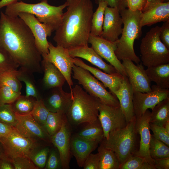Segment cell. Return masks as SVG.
I'll return each mask as SVG.
<instances>
[{
    "label": "cell",
    "mask_w": 169,
    "mask_h": 169,
    "mask_svg": "<svg viewBox=\"0 0 169 169\" xmlns=\"http://www.w3.org/2000/svg\"><path fill=\"white\" fill-rule=\"evenodd\" d=\"M142 13L126 8L120 11L124 26L121 36L116 41L115 53L120 61L129 59L136 64L140 62L135 52L134 44L135 40L139 39L141 35L142 28L140 21Z\"/></svg>",
    "instance_id": "277c9868"
},
{
    "label": "cell",
    "mask_w": 169,
    "mask_h": 169,
    "mask_svg": "<svg viewBox=\"0 0 169 169\" xmlns=\"http://www.w3.org/2000/svg\"><path fill=\"white\" fill-rule=\"evenodd\" d=\"M37 142L24 136L14 127L8 135L0 137L4 154L10 160L19 157H29L37 147Z\"/></svg>",
    "instance_id": "9c48e42d"
},
{
    "label": "cell",
    "mask_w": 169,
    "mask_h": 169,
    "mask_svg": "<svg viewBox=\"0 0 169 169\" xmlns=\"http://www.w3.org/2000/svg\"><path fill=\"white\" fill-rule=\"evenodd\" d=\"M149 153L153 159L169 157V147L164 143L151 135Z\"/></svg>",
    "instance_id": "e575fe53"
},
{
    "label": "cell",
    "mask_w": 169,
    "mask_h": 169,
    "mask_svg": "<svg viewBox=\"0 0 169 169\" xmlns=\"http://www.w3.org/2000/svg\"><path fill=\"white\" fill-rule=\"evenodd\" d=\"M123 22L119 10L107 6L105 8L101 37L112 42L116 41L121 34Z\"/></svg>",
    "instance_id": "d6986e66"
},
{
    "label": "cell",
    "mask_w": 169,
    "mask_h": 169,
    "mask_svg": "<svg viewBox=\"0 0 169 169\" xmlns=\"http://www.w3.org/2000/svg\"><path fill=\"white\" fill-rule=\"evenodd\" d=\"M146 73L151 81L159 87L169 88V63L147 67Z\"/></svg>",
    "instance_id": "4316f807"
},
{
    "label": "cell",
    "mask_w": 169,
    "mask_h": 169,
    "mask_svg": "<svg viewBox=\"0 0 169 169\" xmlns=\"http://www.w3.org/2000/svg\"><path fill=\"white\" fill-rule=\"evenodd\" d=\"M160 37L161 42L169 49V20L164 22L160 27Z\"/></svg>",
    "instance_id": "7dc6e473"
},
{
    "label": "cell",
    "mask_w": 169,
    "mask_h": 169,
    "mask_svg": "<svg viewBox=\"0 0 169 169\" xmlns=\"http://www.w3.org/2000/svg\"><path fill=\"white\" fill-rule=\"evenodd\" d=\"M88 43L100 57L106 60L115 68L117 72L123 76L127 77L122 63L118 59L115 53L116 41L112 42L101 36H95L90 34Z\"/></svg>",
    "instance_id": "4fadbf2b"
},
{
    "label": "cell",
    "mask_w": 169,
    "mask_h": 169,
    "mask_svg": "<svg viewBox=\"0 0 169 169\" xmlns=\"http://www.w3.org/2000/svg\"><path fill=\"white\" fill-rule=\"evenodd\" d=\"M14 169H38L29 157H19L10 160Z\"/></svg>",
    "instance_id": "7bdbcfd3"
},
{
    "label": "cell",
    "mask_w": 169,
    "mask_h": 169,
    "mask_svg": "<svg viewBox=\"0 0 169 169\" xmlns=\"http://www.w3.org/2000/svg\"><path fill=\"white\" fill-rule=\"evenodd\" d=\"M36 100L33 97L21 95L11 104L15 112L19 114H28L32 111Z\"/></svg>",
    "instance_id": "836d02e7"
},
{
    "label": "cell",
    "mask_w": 169,
    "mask_h": 169,
    "mask_svg": "<svg viewBox=\"0 0 169 169\" xmlns=\"http://www.w3.org/2000/svg\"><path fill=\"white\" fill-rule=\"evenodd\" d=\"M17 122L15 129L24 136L37 141L42 140L51 142V136L30 113L19 114L15 112Z\"/></svg>",
    "instance_id": "5bb4252c"
},
{
    "label": "cell",
    "mask_w": 169,
    "mask_h": 169,
    "mask_svg": "<svg viewBox=\"0 0 169 169\" xmlns=\"http://www.w3.org/2000/svg\"><path fill=\"white\" fill-rule=\"evenodd\" d=\"M0 52L10 56L20 68L33 73L42 72V57L29 28L19 17H10L2 12L0 18Z\"/></svg>",
    "instance_id": "6da1fadb"
},
{
    "label": "cell",
    "mask_w": 169,
    "mask_h": 169,
    "mask_svg": "<svg viewBox=\"0 0 169 169\" xmlns=\"http://www.w3.org/2000/svg\"><path fill=\"white\" fill-rule=\"evenodd\" d=\"M66 114L62 112L49 111L43 127L51 136L56 133L61 128Z\"/></svg>",
    "instance_id": "d6a6232c"
},
{
    "label": "cell",
    "mask_w": 169,
    "mask_h": 169,
    "mask_svg": "<svg viewBox=\"0 0 169 169\" xmlns=\"http://www.w3.org/2000/svg\"><path fill=\"white\" fill-rule=\"evenodd\" d=\"M120 169H156L144 158L134 155L120 165Z\"/></svg>",
    "instance_id": "8d00e7d4"
},
{
    "label": "cell",
    "mask_w": 169,
    "mask_h": 169,
    "mask_svg": "<svg viewBox=\"0 0 169 169\" xmlns=\"http://www.w3.org/2000/svg\"><path fill=\"white\" fill-rule=\"evenodd\" d=\"M72 71L73 78L78 80L89 95L98 98L101 102L106 105L120 107L116 96L108 91L103 84L92 76L89 71L75 64Z\"/></svg>",
    "instance_id": "ba28073f"
},
{
    "label": "cell",
    "mask_w": 169,
    "mask_h": 169,
    "mask_svg": "<svg viewBox=\"0 0 169 169\" xmlns=\"http://www.w3.org/2000/svg\"><path fill=\"white\" fill-rule=\"evenodd\" d=\"M160 27L151 28L142 38L140 52L143 64L147 67L169 63V49L161 40Z\"/></svg>",
    "instance_id": "52a82bcc"
},
{
    "label": "cell",
    "mask_w": 169,
    "mask_h": 169,
    "mask_svg": "<svg viewBox=\"0 0 169 169\" xmlns=\"http://www.w3.org/2000/svg\"><path fill=\"white\" fill-rule=\"evenodd\" d=\"M14 127L0 122V137L6 136L10 133Z\"/></svg>",
    "instance_id": "f5cc1de1"
},
{
    "label": "cell",
    "mask_w": 169,
    "mask_h": 169,
    "mask_svg": "<svg viewBox=\"0 0 169 169\" xmlns=\"http://www.w3.org/2000/svg\"><path fill=\"white\" fill-rule=\"evenodd\" d=\"M0 169H14L11 161L6 156L0 159Z\"/></svg>",
    "instance_id": "816d5d0a"
},
{
    "label": "cell",
    "mask_w": 169,
    "mask_h": 169,
    "mask_svg": "<svg viewBox=\"0 0 169 169\" xmlns=\"http://www.w3.org/2000/svg\"><path fill=\"white\" fill-rule=\"evenodd\" d=\"M5 156L4 154L3 147L0 143V159Z\"/></svg>",
    "instance_id": "6f0895ef"
},
{
    "label": "cell",
    "mask_w": 169,
    "mask_h": 169,
    "mask_svg": "<svg viewBox=\"0 0 169 169\" xmlns=\"http://www.w3.org/2000/svg\"><path fill=\"white\" fill-rule=\"evenodd\" d=\"M74 64L89 71L98 80H100L105 88H108L113 95L120 88L124 76L118 73L109 74L103 72L100 69L92 67L84 63L80 59L73 58Z\"/></svg>",
    "instance_id": "ffe728a7"
},
{
    "label": "cell",
    "mask_w": 169,
    "mask_h": 169,
    "mask_svg": "<svg viewBox=\"0 0 169 169\" xmlns=\"http://www.w3.org/2000/svg\"><path fill=\"white\" fill-rule=\"evenodd\" d=\"M49 112L42 98L36 100L33 108L30 113L35 120L43 127Z\"/></svg>",
    "instance_id": "74e56055"
},
{
    "label": "cell",
    "mask_w": 169,
    "mask_h": 169,
    "mask_svg": "<svg viewBox=\"0 0 169 169\" xmlns=\"http://www.w3.org/2000/svg\"><path fill=\"white\" fill-rule=\"evenodd\" d=\"M169 20V2L154 4L142 12L140 26H151L156 23Z\"/></svg>",
    "instance_id": "d4e9b609"
},
{
    "label": "cell",
    "mask_w": 169,
    "mask_h": 169,
    "mask_svg": "<svg viewBox=\"0 0 169 169\" xmlns=\"http://www.w3.org/2000/svg\"><path fill=\"white\" fill-rule=\"evenodd\" d=\"M66 11L55 31L53 40L57 46L69 49L88 45L93 6L91 0H66Z\"/></svg>",
    "instance_id": "7a4b0ae2"
},
{
    "label": "cell",
    "mask_w": 169,
    "mask_h": 169,
    "mask_svg": "<svg viewBox=\"0 0 169 169\" xmlns=\"http://www.w3.org/2000/svg\"><path fill=\"white\" fill-rule=\"evenodd\" d=\"M151 91L147 93L134 92L133 103L136 117L140 116L149 109L152 110L158 103L169 98V90L156 85L151 86Z\"/></svg>",
    "instance_id": "30bf717a"
},
{
    "label": "cell",
    "mask_w": 169,
    "mask_h": 169,
    "mask_svg": "<svg viewBox=\"0 0 169 169\" xmlns=\"http://www.w3.org/2000/svg\"><path fill=\"white\" fill-rule=\"evenodd\" d=\"M41 65L44 73L42 80L44 87L48 89L62 87L66 80L56 66L52 63L43 59Z\"/></svg>",
    "instance_id": "484cf974"
},
{
    "label": "cell",
    "mask_w": 169,
    "mask_h": 169,
    "mask_svg": "<svg viewBox=\"0 0 169 169\" xmlns=\"http://www.w3.org/2000/svg\"><path fill=\"white\" fill-rule=\"evenodd\" d=\"M136 116L123 128L110 132L107 139H104L100 144L113 151L120 164L134 155L137 149V134L135 127Z\"/></svg>",
    "instance_id": "8992f818"
},
{
    "label": "cell",
    "mask_w": 169,
    "mask_h": 169,
    "mask_svg": "<svg viewBox=\"0 0 169 169\" xmlns=\"http://www.w3.org/2000/svg\"><path fill=\"white\" fill-rule=\"evenodd\" d=\"M49 95L43 100L50 112H62L66 114L70 107L73 100L72 93L64 91L62 87L50 89Z\"/></svg>",
    "instance_id": "44dd1931"
},
{
    "label": "cell",
    "mask_w": 169,
    "mask_h": 169,
    "mask_svg": "<svg viewBox=\"0 0 169 169\" xmlns=\"http://www.w3.org/2000/svg\"><path fill=\"white\" fill-rule=\"evenodd\" d=\"M67 6L66 1L58 6L50 5L48 0H42L36 3L17 1L6 6L4 13L12 17H18V13L21 12L33 15L44 25L50 37L60 25L63 10Z\"/></svg>",
    "instance_id": "3957f363"
},
{
    "label": "cell",
    "mask_w": 169,
    "mask_h": 169,
    "mask_svg": "<svg viewBox=\"0 0 169 169\" xmlns=\"http://www.w3.org/2000/svg\"><path fill=\"white\" fill-rule=\"evenodd\" d=\"M156 169H169V157L153 159Z\"/></svg>",
    "instance_id": "f907efd6"
},
{
    "label": "cell",
    "mask_w": 169,
    "mask_h": 169,
    "mask_svg": "<svg viewBox=\"0 0 169 169\" xmlns=\"http://www.w3.org/2000/svg\"><path fill=\"white\" fill-rule=\"evenodd\" d=\"M162 126L166 132L169 134V121H167Z\"/></svg>",
    "instance_id": "9f6ffc18"
},
{
    "label": "cell",
    "mask_w": 169,
    "mask_h": 169,
    "mask_svg": "<svg viewBox=\"0 0 169 169\" xmlns=\"http://www.w3.org/2000/svg\"><path fill=\"white\" fill-rule=\"evenodd\" d=\"M68 49L70 55L73 58L79 57L84 59L109 74L118 73L113 66L105 62L102 58L88 45H82Z\"/></svg>",
    "instance_id": "7402d4cb"
},
{
    "label": "cell",
    "mask_w": 169,
    "mask_h": 169,
    "mask_svg": "<svg viewBox=\"0 0 169 169\" xmlns=\"http://www.w3.org/2000/svg\"><path fill=\"white\" fill-rule=\"evenodd\" d=\"M152 110L150 123L163 126L169 121V97L157 104Z\"/></svg>",
    "instance_id": "f546056e"
},
{
    "label": "cell",
    "mask_w": 169,
    "mask_h": 169,
    "mask_svg": "<svg viewBox=\"0 0 169 169\" xmlns=\"http://www.w3.org/2000/svg\"><path fill=\"white\" fill-rule=\"evenodd\" d=\"M150 127L153 132V136L169 146V134L166 132L163 127L150 123Z\"/></svg>",
    "instance_id": "ee69618b"
},
{
    "label": "cell",
    "mask_w": 169,
    "mask_h": 169,
    "mask_svg": "<svg viewBox=\"0 0 169 169\" xmlns=\"http://www.w3.org/2000/svg\"><path fill=\"white\" fill-rule=\"evenodd\" d=\"M33 74L24 69L20 68L17 70L16 76L20 81L23 82L25 84V95L33 97L38 100L42 98L37 86Z\"/></svg>",
    "instance_id": "f1b7e54d"
},
{
    "label": "cell",
    "mask_w": 169,
    "mask_h": 169,
    "mask_svg": "<svg viewBox=\"0 0 169 169\" xmlns=\"http://www.w3.org/2000/svg\"><path fill=\"white\" fill-rule=\"evenodd\" d=\"M19 0H1L0 1V9L4 7L7 6Z\"/></svg>",
    "instance_id": "11a10c76"
},
{
    "label": "cell",
    "mask_w": 169,
    "mask_h": 169,
    "mask_svg": "<svg viewBox=\"0 0 169 169\" xmlns=\"http://www.w3.org/2000/svg\"><path fill=\"white\" fill-rule=\"evenodd\" d=\"M21 95V93L16 92L8 86L0 87V106L11 104Z\"/></svg>",
    "instance_id": "ab89813d"
},
{
    "label": "cell",
    "mask_w": 169,
    "mask_h": 169,
    "mask_svg": "<svg viewBox=\"0 0 169 169\" xmlns=\"http://www.w3.org/2000/svg\"><path fill=\"white\" fill-rule=\"evenodd\" d=\"M69 124L66 117L60 130L51 136V142L57 149L62 168L64 169L69 168L71 155L70 150L71 132Z\"/></svg>",
    "instance_id": "e0dca14e"
},
{
    "label": "cell",
    "mask_w": 169,
    "mask_h": 169,
    "mask_svg": "<svg viewBox=\"0 0 169 169\" xmlns=\"http://www.w3.org/2000/svg\"><path fill=\"white\" fill-rule=\"evenodd\" d=\"M17 71H8L0 74V87L6 86L17 93H21L22 85L16 76Z\"/></svg>",
    "instance_id": "d590c367"
},
{
    "label": "cell",
    "mask_w": 169,
    "mask_h": 169,
    "mask_svg": "<svg viewBox=\"0 0 169 169\" xmlns=\"http://www.w3.org/2000/svg\"><path fill=\"white\" fill-rule=\"evenodd\" d=\"M127 8L133 11H142L145 8L147 0H126Z\"/></svg>",
    "instance_id": "681fc988"
},
{
    "label": "cell",
    "mask_w": 169,
    "mask_h": 169,
    "mask_svg": "<svg viewBox=\"0 0 169 169\" xmlns=\"http://www.w3.org/2000/svg\"><path fill=\"white\" fill-rule=\"evenodd\" d=\"M19 67L10 56L0 52V74L7 71H16Z\"/></svg>",
    "instance_id": "b9f144b4"
},
{
    "label": "cell",
    "mask_w": 169,
    "mask_h": 169,
    "mask_svg": "<svg viewBox=\"0 0 169 169\" xmlns=\"http://www.w3.org/2000/svg\"><path fill=\"white\" fill-rule=\"evenodd\" d=\"M0 122L14 127L16 126L17 120L11 104L0 106Z\"/></svg>",
    "instance_id": "f35d334b"
},
{
    "label": "cell",
    "mask_w": 169,
    "mask_h": 169,
    "mask_svg": "<svg viewBox=\"0 0 169 169\" xmlns=\"http://www.w3.org/2000/svg\"><path fill=\"white\" fill-rule=\"evenodd\" d=\"M73 100L66 114L69 123L77 126L83 123H91L98 118L99 106L101 102L76 84L70 92Z\"/></svg>",
    "instance_id": "5b68a950"
},
{
    "label": "cell",
    "mask_w": 169,
    "mask_h": 169,
    "mask_svg": "<svg viewBox=\"0 0 169 169\" xmlns=\"http://www.w3.org/2000/svg\"><path fill=\"white\" fill-rule=\"evenodd\" d=\"M99 143L83 138L77 134L71 137L70 150L78 166L83 167L84 162L92 152L97 148Z\"/></svg>",
    "instance_id": "603a6c76"
},
{
    "label": "cell",
    "mask_w": 169,
    "mask_h": 169,
    "mask_svg": "<svg viewBox=\"0 0 169 169\" xmlns=\"http://www.w3.org/2000/svg\"><path fill=\"white\" fill-rule=\"evenodd\" d=\"M77 134L99 143L103 140L104 136L103 129L98 118L91 123H87Z\"/></svg>",
    "instance_id": "4dcf8cb0"
},
{
    "label": "cell",
    "mask_w": 169,
    "mask_h": 169,
    "mask_svg": "<svg viewBox=\"0 0 169 169\" xmlns=\"http://www.w3.org/2000/svg\"><path fill=\"white\" fill-rule=\"evenodd\" d=\"M98 151L100 160L99 169H120V164L114 151L101 144L98 148Z\"/></svg>",
    "instance_id": "83f0119b"
},
{
    "label": "cell",
    "mask_w": 169,
    "mask_h": 169,
    "mask_svg": "<svg viewBox=\"0 0 169 169\" xmlns=\"http://www.w3.org/2000/svg\"><path fill=\"white\" fill-rule=\"evenodd\" d=\"M151 115V112L148 109L140 116L136 117V128L140 140L139 148L134 155L144 158L148 163L154 166V160L149 153L151 136L150 127Z\"/></svg>",
    "instance_id": "2e32d148"
},
{
    "label": "cell",
    "mask_w": 169,
    "mask_h": 169,
    "mask_svg": "<svg viewBox=\"0 0 169 169\" xmlns=\"http://www.w3.org/2000/svg\"><path fill=\"white\" fill-rule=\"evenodd\" d=\"M48 147L43 148L40 151H34L30 156L29 158L35 165L38 168L45 167L49 152Z\"/></svg>",
    "instance_id": "60d3db41"
},
{
    "label": "cell",
    "mask_w": 169,
    "mask_h": 169,
    "mask_svg": "<svg viewBox=\"0 0 169 169\" xmlns=\"http://www.w3.org/2000/svg\"><path fill=\"white\" fill-rule=\"evenodd\" d=\"M98 5L97 8L93 15L90 34L95 36H101L102 32L105 11L108 5L106 2H102Z\"/></svg>",
    "instance_id": "1f68e13d"
},
{
    "label": "cell",
    "mask_w": 169,
    "mask_h": 169,
    "mask_svg": "<svg viewBox=\"0 0 169 169\" xmlns=\"http://www.w3.org/2000/svg\"><path fill=\"white\" fill-rule=\"evenodd\" d=\"M95 1L98 5L100 2H106L108 6L117 8L120 11L127 8L126 0H95Z\"/></svg>",
    "instance_id": "c3c4849f"
},
{
    "label": "cell",
    "mask_w": 169,
    "mask_h": 169,
    "mask_svg": "<svg viewBox=\"0 0 169 169\" xmlns=\"http://www.w3.org/2000/svg\"><path fill=\"white\" fill-rule=\"evenodd\" d=\"M98 118L103 129L104 139L108 138L110 132L123 128L127 123L120 107H113L101 102L99 106Z\"/></svg>",
    "instance_id": "7c38bea8"
},
{
    "label": "cell",
    "mask_w": 169,
    "mask_h": 169,
    "mask_svg": "<svg viewBox=\"0 0 169 169\" xmlns=\"http://www.w3.org/2000/svg\"><path fill=\"white\" fill-rule=\"evenodd\" d=\"M99 157L98 153L95 154L90 153L84 164V169H99Z\"/></svg>",
    "instance_id": "bcb514c9"
},
{
    "label": "cell",
    "mask_w": 169,
    "mask_h": 169,
    "mask_svg": "<svg viewBox=\"0 0 169 169\" xmlns=\"http://www.w3.org/2000/svg\"><path fill=\"white\" fill-rule=\"evenodd\" d=\"M49 53L43 59L54 64L64 76L66 81L72 90L73 83L71 78L72 69L74 65L73 58L71 57L67 49L63 47L54 46L49 42Z\"/></svg>",
    "instance_id": "8fae6325"
},
{
    "label": "cell",
    "mask_w": 169,
    "mask_h": 169,
    "mask_svg": "<svg viewBox=\"0 0 169 169\" xmlns=\"http://www.w3.org/2000/svg\"><path fill=\"white\" fill-rule=\"evenodd\" d=\"M133 91L127 77L124 76L119 89L115 93L127 123L135 116L133 99Z\"/></svg>",
    "instance_id": "cb8c5ba5"
},
{
    "label": "cell",
    "mask_w": 169,
    "mask_h": 169,
    "mask_svg": "<svg viewBox=\"0 0 169 169\" xmlns=\"http://www.w3.org/2000/svg\"><path fill=\"white\" fill-rule=\"evenodd\" d=\"M21 18L29 28L34 36L36 47L42 58L49 53L48 32L44 25L33 15L25 12L18 13Z\"/></svg>",
    "instance_id": "ac0fdd59"
},
{
    "label": "cell",
    "mask_w": 169,
    "mask_h": 169,
    "mask_svg": "<svg viewBox=\"0 0 169 169\" xmlns=\"http://www.w3.org/2000/svg\"><path fill=\"white\" fill-rule=\"evenodd\" d=\"M168 2H169V0H147L146 6L143 11L154 4Z\"/></svg>",
    "instance_id": "db71d44e"
},
{
    "label": "cell",
    "mask_w": 169,
    "mask_h": 169,
    "mask_svg": "<svg viewBox=\"0 0 169 169\" xmlns=\"http://www.w3.org/2000/svg\"><path fill=\"white\" fill-rule=\"evenodd\" d=\"M62 168L59 153L55 150L49 151L45 167V169H58Z\"/></svg>",
    "instance_id": "f6af8a7d"
},
{
    "label": "cell",
    "mask_w": 169,
    "mask_h": 169,
    "mask_svg": "<svg viewBox=\"0 0 169 169\" xmlns=\"http://www.w3.org/2000/svg\"><path fill=\"white\" fill-rule=\"evenodd\" d=\"M122 61L133 92L147 93L151 91V81L141 64L136 65L129 59Z\"/></svg>",
    "instance_id": "9a60e30c"
}]
</instances>
